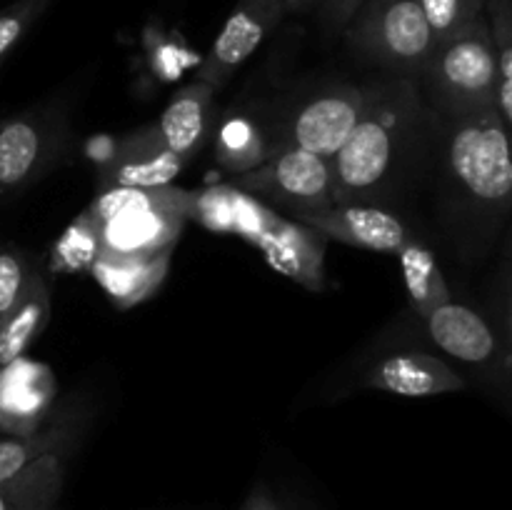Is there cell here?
<instances>
[{
    "label": "cell",
    "instance_id": "6da1fadb",
    "mask_svg": "<svg viewBox=\"0 0 512 510\" xmlns=\"http://www.w3.org/2000/svg\"><path fill=\"white\" fill-rule=\"evenodd\" d=\"M438 195L450 240L478 258L505 225L512 203L508 125L495 108L440 115Z\"/></svg>",
    "mask_w": 512,
    "mask_h": 510
},
{
    "label": "cell",
    "instance_id": "7a4b0ae2",
    "mask_svg": "<svg viewBox=\"0 0 512 510\" xmlns=\"http://www.w3.org/2000/svg\"><path fill=\"white\" fill-rule=\"evenodd\" d=\"M418 85L408 75L368 85L358 123L330 158L335 205H378L393 190L428 123Z\"/></svg>",
    "mask_w": 512,
    "mask_h": 510
},
{
    "label": "cell",
    "instance_id": "3957f363",
    "mask_svg": "<svg viewBox=\"0 0 512 510\" xmlns=\"http://www.w3.org/2000/svg\"><path fill=\"white\" fill-rule=\"evenodd\" d=\"M180 208L185 218L198 220L215 233H233L248 240L278 273L295 283L325 290V238L308 225L283 218L278 210L233 185H215L203 193L183 190Z\"/></svg>",
    "mask_w": 512,
    "mask_h": 510
},
{
    "label": "cell",
    "instance_id": "277c9868",
    "mask_svg": "<svg viewBox=\"0 0 512 510\" xmlns=\"http://www.w3.org/2000/svg\"><path fill=\"white\" fill-rule=\"evenodd\" d=\"M418 83L425 85L438 115L495 108L498 68L485 15L463 33L435 43Z\"/></svg>",
    "mask_w": 512,
    "mask_h": 510
},
{
    "label": "cell",
    "instance_id": "5b68a950",
    "mask_svg": "<svg viewBox=\"0 0 512 510\" xmlns=\"http://www.w3.org/2000/svg\"><path fill=\"white\" fill-rule=\"evenodd\" d=\"M183 190L115 188L90 208L98 225V253L160 255L168 253L183 225Z\"/></svg>",
    "mask_w": 512,
    "mask_h": 510
},
{
    "label": "cell",
    "instance_id": "8992f818",
    "mask_svg": "<svg viewBox=\"0 0 512 510\" xmlns=\"http://www.w3.org/2000/svg\"><path fill=\"white\" fill-rule=\"evenodd\" d=\"M343 38L360 60L408 78H418L435 48L420 0H363Z\"/></svg>",
    "mask_w": 512,
    "mask_h": 510
},
{
    "label": "cell",
    "instance_id": "52a82bcc",
    "mask_svg": "<svg viewBox=\"0 0 512 510\" xmlns=\"http://www.w3.org/2000/svg\"><path fill=\"white\" fill-rule=\"evenodd\" d=\"M230 185L260 203L288 210L293 220L323 213L335 205L330 160L295 145H283L265 163L235 175Z\"/></svg>",
    "mask_w": 512,
    "mask_h": 510
},
{
    "label": "cell",
    "instance_id": "ba28073f",
    "mask_svg": "<svg viewBox=\"0 0 512 510\" xmlns=\"http://www.w3.org/2000/svg\"><path fill=\"white\" fill-rule=\"evenodd\" d=\"M285 15H288L285 0H238L220 28L218 38L213 40V48L200 63L195 80L210 85L215 93L223 90L240 65L278 28Z\"/></svg>",
    "mask_w": 512,
    "mask_h": 510
},
{
    "label": "cell",
    "instance_id": "9c48e42d",
    "mask_svg": "<svg viewBox=\"0 0 512 510\" xmlns=\"http://www.w3.org/2000/svg\"><path fill=\"white\" fill-rule=\"evenodd\" d=\"M365 93H368V85H338L305 103L290 123L285 145H295V148L330 160L343 148L350 130L358 123Z\"/></svg>",
    "mask_w": 512,
    "mask_h": 510
},
{
    "label": "cell",
    "instance_id": "30bf717a",
    "mask_svg": "<svg viewBox=\"0 0 512 510\" xmlns=\"http://www.w3.org/2000/svg\"><path fill=\"white\" fill-rule=\"evenodd\" d=\"M55 393V373L45 363L23 355L0 368V433L15 438L38 433L53 408Z\"/></svg>",
    "mask_w": 512,
    "mask_h": 510
},
{
    "label": "cell",
    "instance_id": "8fae6325",
    "mask_svg": "<svg viewBox=\"0 0 512 510\" xmlns=\"http://www.w3.org/2000/svg\"><path fill=\"white\" fill-rule=\"evenodd\" d=\"M298 223L308 225L325 240H338V243L378 250V253L398 255V250L413 238L398 215L380 205H333L323 213L303 215Z\"/></svg>",
    "mask_w": 512,
    "mask_h": 510
},
{
    "label": "cell",
    "instance_id": "7c38bea8",
    "mask_svg": "<svg viewBox=\"0 0 512 510\" xmlns=\"http://www.w3.org/2000/svg\"><path fill=\"white\" fill-rule=\"evenodd\" d=\"M183 168L185 160L165 148L155 125H145L115 145L103 168V185H110L113 190L163 188Z\"/></svg>",
    "mask_w": 512,
    "mask_h": 510
},
{
    "label": "cell",
    "instance_id": "4fadbf2b",
    "mask_svg": "<svg viewBox=\"0 0 512 510\" xmlns=\"http://www.w3.org/2000/svg\"><path fill=\"white\" fill-rule=\"evenodd\" d=\"M365 388L385 390L403 398H428L465 388V380L435 355L410 350L375 360L363 375Z\"/></svg>",
    "mask_w": 512,
    "mask_h": 510
},
{
    "label": "cell",
    "instance_id": "5bb4252c",
    "mask_svg": "<svg viewBox=\"0 0 512 510\" xmlns=\"http://www.w3.org/2000/svg\"><path fill=\"white\" fill-rule=\"evenodd\" d=\"M55 130L38 113H23L0 123V195L18 193L53 155Z\"/></svg>",
    "mask_w": 512,
    "mask_h": 510
},
{
    "label": "cell",
    "instance_id": "9a60e30c",
    "mask_svg": "<svg viewBox=\"0 0 512 510\" xmlns=\"http://www.w3.org/2000/svg\"><path fill=\"white\" fill-rule=\"evenodd\" d=\"M423 320L435 343L465 363H490L500 355L498 335L490 330L483 315L468 305L448 300L430 310Z\"/></svg>",
    "mask_w": 512,
    "mask_h": 510
},
{
    "label": "cell",
    "instance_id": "2e32d148",
    "mask_svg": "<svg viewBox=\"0 0 512 510\" xmlns=\"http://www.w3.org/2000/svg\"><path fill=\"white\" fill-rule=\"evenodd\" d=\"M215 90L210 85L193 80L190 85L180 88L163 110L160 120L155 123L160 140L170 153L188 163L200 145L205 143L210 130V110H213Z\"/></svg>",
    "mask_w": 512,
    "mask_h": 510
},
{
    "label": "cell",
    "instance_id": "e0dca14e",
    "mask_svg": "<svg viewBox=\"0 0 512 510\" xmlns=\"http://www.w3.org/2000/svg\"><path fill=\"white\" fill-rule=\"evenodd\" d=\"M168 268V253L160 255H95L93 270L95 278L100 280L110 298L120 300L123 305L135 303V300L145 298Z\"/></svg>",
    "mask_w": 512,
    "mask_h": 510
},
{
    "label": "cell",
    "instance_id": "ac0fdd59",
    "mask_svg": "<svg viewBox=\"0 0 512 510\" xmlns=\"http://www.w3.org/2000/svg\"><path fill=\"white\" fill-rule=\"evenodd\" d=\"M63 483V453L43 455L0 483V510H53Z\"/></svg>",
    "mask_w": 512,
    "mask_h": 510
},
{
    "label": "cell",
    "instance_id": "d6986e66",
    "mask_svg": "<svg viewBox=\"0 0 512 510\" xmlns=\"http://www.w3.org/2000/svg\"><path fill=\"white\" fill-rule=\"evenodd\" d=\"M50 320V290L43 275L35 270L28 290L13 313L0 323V368L23 358Z\"/></svg>",
    "mask_w": 512,
    "mask_h": 510
},
{
    "label": "cell",
    "instance_id": "ffe728a7",
    "mask_svg": "<svg viewBox=\"0 0 512 510\" xmlns=\"http://www.w3.org/2000/svg\"><path fill=\"white\" fill-rule=\"evenodd\" d=\"M400 268H403V280L405 290H408V300L415 310H418L420 318L430 313L438 305L453 300L448 283H445V275L440 270L435 255L425 248L423 243H418L415 238H410L403 248L398 250Z\"/></svg>",
    "mask_w": 512,
    "mask_h": 510
},
{
    "label": "cell",
    "instance_id": "44dd1931",
    "mask_svg": "<svg viewBox=\"0 0 512 510\" xmlns=\"http://www.w3.org/2000/svg\"><path fill=\"white\" fill-rule=\"evenodd\" d=\"M485 8L490 10L488 30L490 43L495 53V68H498V98L495 110L503 123H512V5L510 0H488Z\"/></svg>",
    "mask_w": 512,
    "mask_h": 510
},
{
    "label": "cell",
    "instance_id": "7402d4cb",
    "mask_svg": "<svg viewBox=\"0 0 512 510\" xmlns=\"http://www.w3.org/2000/svg\"><path fill=\"white\" fill-rule=\"evenodd\" d=\"M65 445H68V433L60 428L48 430V433L38 430V433L23 435V438L8 435V438L0 440V483L13 478L25 465L43 458V455L65 453Z\"/></svg>",
    "mask_w": 512,
    "mask_h": 510
},
{
    "label": "cell",
    "instance_id": "603a6c76",
    "mask_svg": "<svg viewBox=\"0 0 512 510\" xmlns=\"http://www.w3.org/2000/svg\"><path fill=\"white\" fill-rule=\"evenodd\" d=\"M485 3L488 0H420V8L428 18L435 43H443L483 18Z\"/></svg>",
    "mask_w": 512,
    "mask_h": 510
},
{
    "label": "cell",
    "instance_id": "cb8c5ba5",
    "mask_svg": "<svg viewBox=\"0 0 512 510\" xmlns=\"http://www.w3.org/2000/svg\"><path fill=\"white\" fill-rule=\"evenodd\" d=\"M53 3L55 0H15L0 10V65Z\"/></svg>",
    "mask_w": 512,
    "mask_h": 510
},
{
    "label": "cell",
    "instance_id": "d4e9b609",
    "mask_svg": "<svg viewBox=\"0 0 512 510\" xmlns=\"http://www.w3.org/2000/svg\"><path fill=\"white\" fill-rule=\"evenodd\" d=\"M33 273L35 268L28 255L15 248H0V323L20 303Z\"/></svg>",
    "mask_w": 512,
    "mask_h": 510
},
{
    "label": "cell",
    "instance_id": "484cf974",
    "mask_svg": "<svg viewBox=\"0 0 512 510\" xmlns=\"http://www.w3.org/2000/svg\"><path fill=\"white\" fill-rule=\"evenodd\" d=\"M95 255H98V225L85 213L58 243L55 260L60 270H83L93 265Z\"/></svg>",
    "mask_w": 512,
    "mask_h": 510
},
{
    "label": "cell",
    "instance_id": "4316f807",
    "mask_svg": "<svg viewBox=\"0 0 512 510\" xmlns=\"http://www.w3.org/2000/svg\"><path fill=\"white\" fill-rule=\"evenodd\" d=\"M363 0H323L318 5V23L325 38H340Z\"/></svg>",
    "mask_w": 512,
    "mask_h": 510
},
{
    "label": "cell",
    "instance_id": "83f0119b",
    "mask_svg": "<svg viewBox=\"0 0 512 510\" xmlns=\"http://www.w3.org/2000/svg\"><path fill=\"white\" fill-rule=\"evenodd\" d=\"M240 510H280V508L278 503L265 493V490H255V493H250L248 498H245L243 508Z\"/></svg>",
    "mask_w": 512,
    "mask_h": 510
},
{
    "label": "cell",
    "instance_id": "f1b7e54d",
    "mask_svg": "<svg viewBox=\"0 0 512 510\" xmlns=\"http://www.w3.org/2000/svg\"><path fill=\"white\" fill-rule=\"evenodd\" d=\"M320 3H323V0H285V5H288V15L313 13V10H318Z\"/></svg>",
    "mask_w": 512,
    "mask_h": 510
}]
</instances>
